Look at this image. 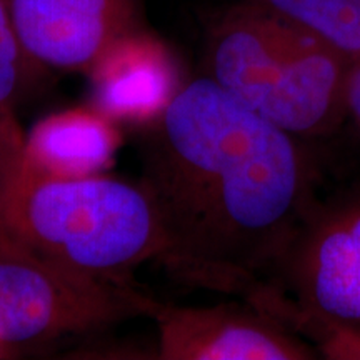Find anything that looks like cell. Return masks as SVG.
I'll return each mask as SVG.
<instances>
[{"instance_id": "cell-1", "label": "cell", "mask_w": 360, "mask_h": 360, "mask_svg": "<svg viewBox=\"0 0 360 360\" xmlns=\"http://www.w3.org/2000/svg\"><path fill=\"white\" fill-rule=\"evenodd\" d=\"M142 162L162 232L157 262L179 282L245 302L276 281L321 200L307 141L205 74L184 84L150 124Z\"/></svg>"}, {"instance_id": "cell-6", "label": "cell", "mask_w": 360, "mask_h": 360, "mask_svg": "<svg viewBox=\"0 0 360 360\" xmlns=\"http://www.w3.org/2000/svg\"><path fill=\"white\" fill-rule=\"evenodd\" d=\"M162 360H314L310 342L249 302L180 307L155 302L150 315Z\"/></svg>"}, {"instance_id": "cell-14", "label": "cell", "mask_w": 360, "mask_h": 360, "mask_svg": "<svg viewBox=\"0 0 360 360\" xmlns=\"http://www.w3.org/2000/svg\"><path fill=\"white\" fill-rule=\"evenodd\" d=\"M327 204L330 205V209L334 210L340 222L344 224V227L347 229L349 236L360 255V187L332 197V199L327 200Z\"/></svg>"}, {"instance_id": "cell-11", "label": "cell", "mask_w": 360, "mask_h": 360, "mask_svg": "<svg viewBox=\"0 0 360 360\" xmlns=\"http://www.w3.org/2000/svg\"><path fill=\"white\" fill-rule=\"evenodd\" d=\"M274 317L314 345L321 359L360 360V327L330 317L283 309Z\"/></svg>"}, {"instance_id": "cell-8", "label": "cell", "mask_w": 360, "mask_h": 360, "mask_svg": "<svg viewBox=\"0 0 360 360\" xmlns=\"http://www.w3.org/2000/svg\"><path fill=\"white\" fill-rule=\"evenodd\" d=\"M94 107L114 120L159 119L180 84L169 49L142 30L119 39L89 70Z\"/></svg>"}, {"instance_id": "cell-9", "label": "cell", "mask_w": 360, "mask_h": 360, "mask_svg": "<svg viewBox=\"0 0 360 360\" xmlns=\"http://www.w3.org/2000/svg\"><path fill=\"white\" fill-rule=\"evenodd\" d=\"M120 132L96 107L72 109L39 120L24 139V164L57 179L101 175L115 160Z\"/></svg>"}, {"instance_id": "cell-13", "label": "cell", "mask_w": 360, "mask_h": 360, "mask_svg": "<svg viewBox=\"0 0 360 360\" xmlns=\"http://www.w3.org/2000/svg\"><path fill=\"white\" fill-rule=\"evenodd\" d=\"M24 139L15 115H0V255L25 250L17 244L8 225L11 195L24 164Z\"/></svg>"}, {"instance_id": "cell-7", "label": "cell", "mask_w": 360, "mask_h": 360, "mask_svg": "<svg viewBox=\"0 0 360 360\" xmlns=\"http://www.w3.org/2000/svg\"><path fill=\"white\" fill-rule=\"evenodd\" d=\"M22 47L45 69L87 72L141 30V0H7Z\"/></svg>"}, {"instance_id": "cell-5", "label": "cell", "mask_w": 360, "mask_h": 360, "mask_svg": "<svg viewBox=\"0 0 360 360\" xmlns=\"http://www.w3.org/2000/svg\"><path fill=\"white\" fill-rule=\"evenodd\" d=\"M252 305L272 317L295 309L360 327V255L327 200L307 215L276 281Z\"/></svg>"}, {"instance_id": "cell-15", "label": "cell", "mask_w": 360, "mask_h": 360, "mask_svg": "<svg viewBox=\"0 0 360 360\" xmlns=\"http://www.w3.org/2000/svg\"><path fill=\"white\" fill-rule=\"evenodd\" d=\"M360 142V56L352 57L345 87V125Z\"/></svg>"}, {"instance_id": "cell-12", "label": "cell", "mask_w": 360, "mask_h": 360, "mask_svg": "<svg viewBox=\"0 0 360 360\" xmlns=\"http://www.w3.org/2000/svg\"><path fill=\"white\" fill-rule=\"evenodd\" d=\"M37 67L22 47L8 2L0 0V115L13 114V107Z\"/></svg>"}, {"instance_id": "cell-2", "label": "cell", "mask_w": 360, "mask_h": 360, "mask_svg": "<svg viewBox=\"0 0 360 360\" xmlns=\"http://www.w3.org/2000/svg\"><path fill=\"white\" fill-rule=\"evenodd\" d=\"M350 64L322 37L249 0L220 13L207 39V77L304 141L344 129Z\"/></svg>"}, {"instance_id": "cell-4", "label": "cell", "mask_w": 360, "mask_h": 360, "mask_svg": "<svg viewBox=\"0 0 360 360\" xmlns=\"http://www.w3.org/2000/svg\"><path fill=\"white\" fill-rule=\"evenodd\" d=\"M155 300L35 257L0 255V344H34L150 315Z\"/></svg>"}, {"instance_id": "cell-3", "label": "cell", "mask_w": 360, "mask_h": 360, "mask_svg": "<svg viewBox=\"0 0 360 360\" xmlns=\"http://www.w3.org/2000/svg\"><path fill=\"white\" fill-rule=\"evenodd\" d=\"M8 225L35 257L119 285H132L134 270L162 249L157 210L142 184L102 174L57 179L22 164Z\"/></svg>"}, {"instance_id": "cell-10", "label": "cell", "mask_w": 360, "mask_h": 360, "mask_svg": "<svg viewBox=\"0 0 360 360\" xmlns=\"http://www.w3.org/2000/svg\"><path fill=\"white\" fill-rule=\"evenodd\" d=\"M305 27L350 57L360 56V0H249Z\"/></svg>"}]
</instances>
